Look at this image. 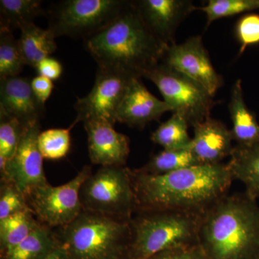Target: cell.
Returning <instances> with one entry per match:
<instances>
[{
  "mask_svg": "<svg viewBox=\"0 0 259 259\" xmlns=\"http://www.w3.org/2000/svg\"><path fill=\"white\" fill-rule=\"evenodd\" d=\"M146 78L157 87L171 112L182 116L189 125L194 127L210 117L215 102L200 83L161 63Z\"/></svg>",
  "mask_w": 259,
  "mask_h": 259,
  "instance_id": "obj_8",
  "label": "cell"
},
{
  "mask_svg": "<svg viewBox=\"0 0 259 259\" xmlns=\"http://www.w3.org/2000/svg\"><path fill=\"white\" fill-rule=\"evenodd\" d=\"M53 128L42 131L37 138V145L42 158L59 160L69 153L71 146L70 131L72 128Z\"/></svg>",
  "mask_w": 259,
  "mask_h": 259,
  "instance_id": "obj_27",
  "label": "cell"
},
{
  "mask_svg": "<svg viewBox=\"0 0 259 259\" xmlns=\"http://www.w3.org/2000/svg\"><path fill=\"white\" fill-rule=\"evenodd\" d=\"M25 127L0 110V158L8 161L14 156Z\"/></svg>",
  "mask_w": 259,
  "mask_h": 259,
  "instance_id": "obj_29",
  "label": "cell"
},
{
  "mask_svg": "<svg viewBox=\"0 0 259 259\" xmlns=\"http://www.w3.org/2000/svg\"><path fill=\"white\" fill-rule=\"evenodd\" d=\"M236 35L241 42V53L246 47L259 42V15H245L238 21Z\"/></svg>",
  "mask_w": 259,
  "mask_h": 259,
  "instance_id": "obj_31",
  "label": "cell"
},
{
  "mask_svg": "<svg viewBox=\"0 0 259 259\" xmlns=\"http://www.w3.org/2000/svg\"><path fill=\"white\" fill-rule=\"evenodd\" d=\"M31 88L38 101L45 105L46 102L52 93L54 83L52 80L37 75L31 79Z\"/></svg>",
  "mask_w": 259,
  "mask_h": 259,
  "instance_id": "obj_34",
  "label": "cell"
},
{
  "mask_svg": "<svg viewBox=\"0 0 259 259\" xmlns=\"http://www.w3.org/2000/svg\"><path fill=\"white\" fill-rule=\"evenodd\" d=\"M193 127L190 148L199 164H218L231 157L234 148L233 135L223 122L209 117Z\"/></svg>",
  "mask_w": 259,
  "mask_h": 259,
  "instance_id": "obj_17",
  "label": "cell"
},
{
  "mask_svg": "<svg viewBox=\"0 0 259 259\" xmlns=\"http://www.w3.org/2000/svg\"><path fill=\"white\" fill-rule=\"evenodd\" d=\"M0 110L26 127L40 122L45 105L34 95L31 79L13 76L0 79Z\"/></svg>",
  "mask_w": 259,
  "mask_h": 259,
  "instance_id": "obj_15",
  "label": "cell"
},
{
  "mask_svg": "<svg viewBox=\"0 0 259 259\" xmlns=\"http://www.w3.org/2000/svg\"><path fill=\"white\" fill-rule=\"evenodd\" d=\"M161 63L200 83L212 96L223 85L199 35L168 46Z\"/></svg>",
  "mask_w": 259,
  "mask_h": 259,
  "instance_id": "obj_11",
  "label": "cell"
},
{
  "mask_svg": "<svg viewBox=\"0 0 259 259\" xmlns=\"http://www.w3.org/2000/svg\"><path fill=\"white\" fill-rule=\"evenodd\" d=\"M44 259H68V256L64 247L61 245Z\"/></svg>",
  "mask_w": 259,
  "mask_h": 259,
  "instance_id": "obj_35",
  "label": "cell"
},
{
  "mask_svg": "<svg viewBox=\"0 0 259 259\" xmlns=\"http://www.w3.org/2000/svg\"><path fill=\"white\" fill-rule=\"evenodd\" d=\"M88 134L89 156L93 164L125 166L130 153L129 139L105 120L83 122Z\"/></svg>",
  "mask_w": 259,
  "mask_h": 259,
  "instance_id": "obj_14",
  "label": "cell"
},
{
  "mask_svg": "<svg viewBox=\"0 0 259 259\" xmlns=\"http://www.w3.org/2000/svg\"><path fill=\"white\" fill-rule=\"evenodd\" d=\"M207 16V26L214 20L259 10V0H209L207 5L197 8Z\"/></svg>",
  "mask_w": 259,
  "mask_h": 259,
  "instance_id": "obj_28",
  "label": "cell"
},
{
  "mask_svg": "<svg viewBox=\"0 0 259 259\" xmlns=\"http://www.w3.org/2000/svg\"><path fill=\"white\" fill-rule=\"evenodd\" d=\"M57 232L40 223L35 231L1 259H44L61 245Z\"/></svg>",
  "mask_w": 259,
  "mask_h": 259,
  "instance_id": "obj_21",
  "label": "cell"
},
{
  "mask_svg": "<svg viewBox=\"0 0 259 259\" xmlns=\"http://www.w3.org/2000/svg\"><path fill=\"white\" fill-rule=\"evenodd\" d=\"M202 215L175 209L135 213L127 259H147L163 250L199 245Z\"/></svg>",
  "mask_w": 259,
  "mask_h": 259,
  "instance_id": "obj_5",
  "label": "cell"
},
{
  "mask_svg": "<svg viewBox=\"0 0 259 259\" xmlns=\"http://www.w3.org/2000/svg\"><path fill=\"white\" fill-rule=\"evenodd\" d=\"M136 212L175 209L203 214L234 180L228 163L197 165L161 175L131 169ZM135 212V213H136Z\"/></svg>",
  "mask_w": 259,
  "mask_h": 259,
  "instance_id": "obj_1",
  "label": "cell"
},
{
  "mask_svg": "<svg viewBox=\"0 0 259 259\" xmlns=\"http://www.w3.org/2000/svg\"><path fill=\"white\" fill-rule=\"evenodd\" d=\"M24 66L18 40L13 30L0 27V79L18 76Z\"/></svg>",
  "mask_w": 259,
  "mask_h": 259,
  "instance_id": "obj_26",
  "label": "cell"
},
{
  "mask_svg": "<svg viewBox=\"0 0 259 259\" xmlns=\"http://www.w3.org/2000/svg\"><path fill=\"white\" fill-rule=\"evenodd\" d=\"M131 221L83 209L57 233L68 259H127Z\"/></svg>",
  "mask_w": 259,
  "mask_h": 259,
  "instance_id": "obj_4",
  "label": "cell"
},
{
  "mask_svg": "<svg viewBox=\"0 0 259 259\" xmlns=\"http://www.w3.org/2000/svg\"><path fill=\"white\" fill-rule=\"evenodd\" d=\"M92 173V167L84 166L64 185L54 187L48 182L27 194L29 208L38 222L55 229L74 221L83 209L80 199L81 185Z\"/></svg>",
  "mask_w": 259,
  "mask_h": 259,
  "instance_id": "obj_9",
  "label": "cell"
},
{
  "mask_svg": "<svg viewBox=\"0 0 259 259\" xmlns=\"http://www.w3.org/2000/svg\"><path fill=\"white\" fill-rule=\"evenodd\" d=\"M31 211L26 197L17 185L8 180H1L0 187V221L18 214Z\"/></svg>",
  "mask_w": 259,
  "mask_h": 259,
  "instance_id": "obj_30",
  "label": "cell"
},
{
  "mask_svg": "<svg viewBox=\"0 0 259 259\" xmlns=\"http://www.w3.org/2000/svg\"><path fill=\"white\" fill-rule=\"evenodd\" d=\"M40 225L31 211L18 213L0 221V256L13 249Z\"/></svg>",
  "mask_w": 259,
  "mask_h": 259,
  "instance_id": "obj_22",
  "label": "cell"
},
{
  "mask_svg": "<svg viewBox=\"0 0 259 259\" xmlns=\"http://www.w3.org/2000/svg\"><path fill=\"white\" fill-rule=\"evenodd\" d=\"M151 32L167 46L173 45L180 24L197 8L190 0L134 1Z\"/></svg>",
  "mask_w": 259,
  "mask_h": 259,
  "instance_id": "obj_13",
  "label": "cell"
},
{
  "mask_svg": "<svg viewBox=\"0 0 259 259\" xmlns=\"http://www.w3.org/2000/svg\"><path fill=\"white\" fill-rule=\"evenodd\" d=\"M170 111L171 109L166 102L156 98L140 79L136 78L131 81L120 102L116 114V121L131 127L143 128Z\"/></svg>",
  "mask_w": 259,
  "mask_h": 259,
  "instance_id": "obj_16",
  "label": "cell"
},
{
  "mask_svg": "<svg viewBox=\"0 0 259 259\" xmlns=\"http://www.w3.org/2000/svg\"><path fill=\"white\" fill-rule=\"evenodd\" d=\"M40 0H1L0 27L21 30L45 14Z\"/></svg>",
  "mask_w": 259,
  "mask_h": 259,
  "instance_id": "obj_23",
  "label": "cell"
},
{
  "mask_svg": "<svg viewBox=\"0 0 259 259\" xmlns=\"http://www.w3.org/2000/svg\"><path fill=\"white\" fill-rule=\"evenodd\" d=\"M198 243L207 259H259V206L227 194L202 214Z\"/></svg>",
  "mask_w": 259,
  "mask_h": 259,
  "instance_id": "obj_3",
  "label": "cell"
},
{
  "mask_svg": "<svg viewBox=\"0 0 259 259\" xmlns=\"http://www.w3.org/2000/svg\"><path fill=\"white\" fill-rule=\"evenodd\" d=\"M125 0H64L49 10L48 28L56 37L83 38L107 27L121 13Z\"/></svg>",
  "mask_w": 259,
  "mask_h": 259,
  "instance_id": "obj_7",
  "label": "cell"
},
{
  "mask_svg": "<svg viewBox=\"0 0 259 259\" xmlns=\"http://www.w3.org/2000/svg\"><path fill=\"white\" fill-rule=\"evenodd\" d=\"M134 79L122 73L98 68L91 91L77 98L75 103L76 117L71 125L90 120H105L115 125L120 102Z\"/></svg>",
  "mask_w": 259,
  "mask_h": 259,
  "instance_id": "obj_10",
  "label": "cell"
},
{
  "mask_svg": "<svg viewBox=\"0 0 259 259\" xmlns=\"http://www.w3.org/2000/svg\"><path fill=\"white\" fill-rule=\"evenodd\" d=\"M84 46L98 68L136 79L146 78L168 47L148 28L134 1H127L111 23L85 39Z\"/></svg>",
  "mask_w": 259,
  "mask_h": 259,
  "instance_id": "obj_2",
  "label": "cell"
},
{
  "mask_svg": "<svg viewBox=\"0 0 259 259\" xmlns=\"http://www.w3.org/2000/svg\"><path fill=\"white\" fill-rule=\"evenodd\" d=\"M20 31L18 46L24 63L36 69L40 61L56 51V37L49 28H39L35 23L23 27Z\"/></svg>",
  "mask_w": 259,
  "mask_h": 259,
  "instance_id": "obj_20",
  "label": "cell"
},
{
  "mask_svg": "<svg viewBox=\"0 0 259 259\" xmlns=\"http://www.w3.org/2000/svg\"><path fill=\"white\" fill-rule=\"evenodd\" d=\"M35 69L38 75L52 81L59 79L63 72L62 65L57 59L51 56L40 61Z\"/></svg>",
  "mask_w": 259,
  "mask_h": 259,
  "instance_id": "obj_33",
  "label": "cell"
},
{
  "mask_svg": "<svg viewBox=\"0 0 259 259\" xmlns=\"http://www.w3.org/2000/svg\"><path fill=\"white\" fill-rule=\"evenodd\" d=\"M147 259H207L199 245L163 250Z\"/></svg>",
  "mask_w": 259,
  "mask_h": 259,
  "instance_id": "obj_32",
  "label": "cell"
},
{
  "mask_svg": "<svg viewBox=\"0 0 259 259\" xmlns=\"http://www.w3.org/2000/svg\"><path fill=\"white\" fill-rule=\"evenodd\" d=\"M189 125L182 116L173 113L168 120L153 133L151 139L153 143L162 146L163 150L175 151L190 148L192 139L189 135Z\"/></svg>",
  "mask_w": 259,
  "mask_h": 259,
  "instance_id": "obj_24",
  "label": "cell"
},
{
  "mask_svg": "<svg viewBox=\"0 0 259 259\" xmlns=\"http://www.w3.org/2000/svg\"><path fill=\"white\" fill-rule=\"evenodd\" d=\"M80 199L85 210L131 221L136 209L131 169L101 166L81 185Z\"/></svg>",
  "mask_w": 259,
  "mask_h": 259,
  "instance_id": "obj_6",
  "label": "cell"
},
{
  "mask_svg": "<svg viewBox=\"0 0 259 259\" xmlns=\"http://www.w3.org/2000/svg\"><path fill=\"white\" fill-rule=\"evenodd\" d=\"M197 165L200 164L194 158L191 148H187L175 151L163 150L138 169L147 175H161Z\"/></svg>",
  "mask_w": 259,
  "mask_h": 259,
  "instance_id": "obj_25",
  "label": "cell"
},
{
  "mask_svg": "<svg viewBox=\"0 0 259 259\" xmlns=\"http://www.w3.org/2000/svg\"><path fill=\"white\" fill-rule=\"evenodd\" d=\"M228 165L233 179L244 185L245 193L259 198V141L248 146L236 145Z\"/></svg>",
  "mask_w": 259,
  "mask_h": 259,
  "instance_id": "obj_19",
  "label": "cell"
},
{
  "mask_svg": "<svg viewBox=\"0 0 259 259\" xmlns=\"http://www.w3.org/2000/svg\"><path fill=\"white\" fill-rule=\"evenodd\" d=\"M233 127V141L238 146H248L259 141V124L243 98L241 80L238 79L232 88L229 106Z\"/></svg>",
  "mask_w": 259,
  "mask_h": 259,
  "instance_id": "obj_18",
  "label": "cell"
},
{
  "mask_svg": "<svg viewBox=\"0 0 259 259\" xmlns=\"http://www.w3.org/2000/svg\"><path fill=\"white\" fill-rule=\"evenodd\" d=\"M40 122L25 127L14 156L7 162L1 180L13 182L25 195L36 187L47 184L44 158L37 145Z\"/></svg>",
  "mask_w": 259,
  "mask_h": 259,
  "instance_id": "obj_12",
  "label": "cell"
}]
</instances>
